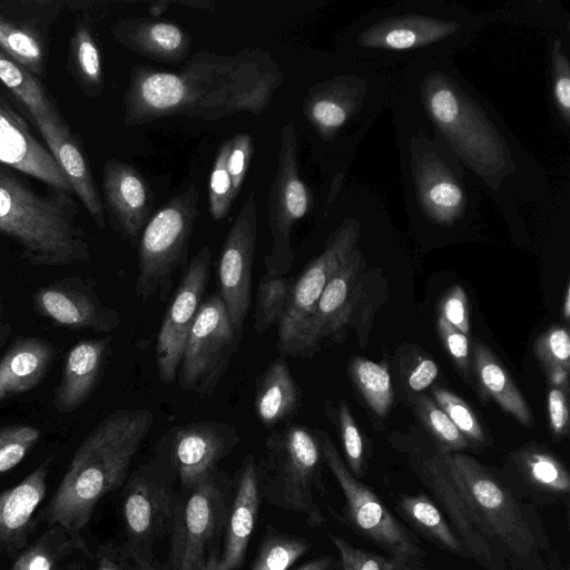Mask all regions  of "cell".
Listing matches in <instances>:
<instances>
[{
    "label": "cell",
    "mask_w": 570,
    "mask_h": 570,
    "mask_svg": "<svg viewBox=\"0 0 570 570\" xmlns=\"http://www.w3.org/2000/svg\"><path fill=\"white\" fill-rule=\"evenodd\" d=\"M393 87L425 119L512 226L523 209H550L549 179L493 106L460 71L453 57L409 61Z\"/></svg>",
    "instance_id": "1"
},
{
    "label": "cell",
    "mask_w": 570,
    "mask_h": 570,
    "mask_svg": "<svg viewBox=\"0 0 570 570\" xmlns=\"http://www.w3.org/2000/svg\"><path fill=\"white\" fill-rule=\"evenodd\" d=\"M283 81L272 53L258 48L226 56L200 50L176 71L135 66L124 95V125L173 116L216 120L238 112L261 115Z\"/></svg>",
    "instance_id": "2"
},
{
    "label": "cell",
    "mask_w": 570,
    "mask_h": 570,
    "mask_svg": "<svg viewBox=\"0 0 570 570\" xmlns=\"http://www.w3.org/2000/svg\"><path fill=\"white\" fill-rule=\"evenodd\" d=\"M389 108L412 226L428 237H449L472 228L482 209L475 179L394 87Z\"/></svg>",
    "instance_id": "3"
},
{
    "label": "cell",
    "mask_w": 570,
    "mask_h": 570,
    "mask_svg": "<svg viewBox=\"0 0 570 570\" xmlns=\"http://www.w3.org/2000/svg\"><path fill=\"white\" fill-rule=\"evenodd\" d=\"M489 16L440 0H405L371 9L340 38V52L376 68L451 56L472 43Z\"/></svg>",
    "instance_id": "4"
},
{
    "label": "cell",
    "mask_w": 570,
    "mask_h": 570,
    "mask_svg": "<svg viewBox=\"0 0 570 570\" xmlns=\"http://www.w3.org/2000/svg\"><path fill=\"white\" fill-rule=\"evenodd\" d=\"M306 89L302 114L325 149L331 170L327 197L346 184L357 149L390 106L393 77L342 52Z\"/></svg>",
    "instance_id": "5"
},
{
    "label": "cell",
    "mask_w": 570,
    "mask_h": 570,
    "mask_svg": "<svg viewBox=\"0 0 570 570\" xmlns=\"http://www.w3.org/2000/svg\"><path fill=\"white\" fill-rule=\"evenodd\" d=\"M154 424L147 409H124L102 419L76 450L46 512L50 525L78 535L99 501L121 488Z\"/></svg>",
    "instance_id": "6"
},
{
    "label": "cell",
    "mask_w": 570,
    "mask_h": 570,
    "mask_svg": "<svg viewBox=\"0 0 570 570\" xmlns=\"http://www.w3.org/2000/svg\"><path fill=\"white\" fill-rule=\"evenodd\" d=\"M325 206L334 216L322 252L294 281L284 314L277 324V347L282 357L311 356L312 324L318 299L335 272L361 242L377 214L385 207L368 187L346 184Z\"/></svg>",
    "instance_id": "7"
},
{
    "label": "cell",
    "mask_w": 570,
    "mask_h": 570,
    "mask_svg": "<svg viewBox=\"0 0 570 570\" xmlns=\"http://www.w3.org/2000/svg\"><path fill=\"white\" fill-rule=\"evenodd\" d=\"M79 207L70 193L39 194L8 170L0 169V234L13 239L35 266L90 262Z\"/></svg>",
    "instance_id": "8"
},
{
    "label": "cell",
    "mask_w": 570,
    "mask_h": 570,
    "mask_svg": "<svg viewBox=\"0 0 570 570\" xmlns=\"http://www.w3.org/2000/svg\"><path fill=\"white\" fill-rule=\"evenodd\" d=\"M443 455L507 563L519 570H552L544 558L550 542L535 510L471 455Z\"/></svg>",
    "instance_id": "9"
},
{
    "label": "cell",
    "mask_w": 570,
    "mask_h": 570,
    "mask_svg": "<svg viewBox=\"0 0 570 570\" xmlns=\"http://www.w3.org/2000/svg\"><path fill=\"white\" fill-rule=\"evenodd\" d=\"M175 482L173 472L155 458L129 474L121 487L122 539L108 549L127 570H166L156 547L169 539Z\"/></svg>",
    "instance_id": "10"
},
{
    "label": "cell",
    "mask_w": 570,
    "mask_h": 570,
    "mask_svg": "<svg viewBox=\"0 0 570 570\" xmlns=\"http://www.w3.org/2000/svg\"><path fill=\"white\" fill-rule=\"evenodd\" d=\"M320 443L315 432L288 424L273 431L265 442V455L257 463V482L267 503L302 514L312 528L325 522L314 490L322 491Z\"/></svg>",
    "instance_id": "11"
},
{
    "label": "cell",
    "mask_w": 570,
    "mask_h": 570,
    "mask_svg": "<svg viewBox=\"0 0 570 570\" xmlns=\"http://www.w3.org/2000/svg\"><path fill=\"white\" fill-rule=\"evenodd\" d=\"M198 203L199 191L190 185L173 196L146 224L138 243L135 292L139 301L147 302L153 296L167 301L174 276L187 261Z\"/></svg>",
    "instance_id": "12"
},
{
    "label": "cell",
    "mask_w": 570,
    "mask_h": 570,
    "mask_svg": "<svg viewBox=\"0 0 570 570\" xmlns=\"http://www.w3.org/2000/svg\"><path fill=\"white\" fill-rule=\"evenodd\" d=\"M314 432L323 462L344 495L341 521L379 547L399 567L419 566L426 556L419 539L392 514L371 488L350 472L328 434L324 431Z\"/></svg>",
    "instance_id": "13"
},
{
    "label": "cell",
    "mask_w": 570,
    "mask_h": 570,
    "mask_svg": "<svg viewBox=\"0 0 570 570\" xmlns=\"http://www.w3.org/2000/svg\"><path fill=\"white\" fill-rule=\"evenodd\" d=\"M233 479L217 470L176 494L166 570H197L223 538Z\"/></svg>",
    "instance_id": "14"
},
{
    "label": "cell",
    "mask_w": 570,
    "mask_h": 570,
    "mask_svg": "<svg viewBox=\"0 0 570 570\" xmlns=\"http://www.w3.org/2000/svg\"><path fill=\"white\" fill-rule=\"evenodd\" d=\"M402 450L413 472L464 543L471 560L485 570H505V559L471 505L443 453L433 444L417 442H411Z\"/></svg>",
    "instance_id": "15"
},
{
    "label": "cell",
    "mask_w": 570,
    "mask_h": 570,
    "mask_svg": "<svg viewBox=\"0 0 570 570\" xmlns=\"http://www.w3.org/2000/svg\"><path fill=\"white\" fill-rule=\"evenodd\" d=\"M387 217L384 207L372 222L365 235L350 253L326 284L313 317L312 337L318 350L323 340L341 342L350 327L362 335L361 345H366L374 308L367 305L365 276L371 272L366 240Z\"/></svg>",
    "instance_id": "16"
},
{
    "label": "cell",
    "mask_w": 570,
    "mask_h": 570,
    "mask_svg": "<svg viewBox=\"0 0 570 570\" xmlns=\"http://www.w3.org/2000/svg\"><path fill=\"white\" fill-rule=\"evenodd\" d=\"M268 227L271 247L265 256L268 275L285 276L294 262L292 228L311 209L312 196L299 174L298 138L293 124H285L274 180L268 193Z\"/></svg>",
    "instance_id": "17"
},
{
    "label": "cell",
    "mask_w": 570,
    "mask_h": 570,
    "mask_svg": "<svg viewBox=\"0 0 570 570\" xmlns=\"http://www.w3.org/2000/svg\"><path fill=\"white\" fill-rule=\"evenodd\" d=\"M239 338L218 294L202 302L178 368L184 391L209 396L226 373Z\"/></svg>",
    "instance_id": "18"
},
{
    "label": "cell",
    "mask_w": 570,
    "mask_h": 570,
    "mask_svg": "<svg viewBox=\"0 0 570 570\" xmlns=\"http://www.w3.org/2000/svg\"><path fill=\"white\" fill-rule=\"evenodd\" d=\"M238 442V430L229 422H191L163 438L155 458L173 472L179 490H186L216 472Z\"/></svg>",
    "instance_id": "19"
},
{
    "label": "cell",
    "mask_w": 570,
    "mask_h": 570,
    "mask_svg": "<svg viewBox=\"0 0 570 570\" xmlns=\"http://www.w3.org/2000/svg\"><path fill=\"white\" fill-rule=\"evenodd\" d=\"M257 240L255 195L249 193L225 238L218 262V295L240 340L252 302V276Z\"/></svg>",
    "instance_id": "20"
},
{
    "label": "cell",
    "mask_w": 570,
    "mask_h": 570,
    "mask_svg": "<svg viewBox=\"0 0 570 570\" xmlns=\"http://www.w3.org/2000/svg\"><path fill=\"white\" fill-rule=\"evenodd\" d=\"M210 257L208 245L195 254L164 315L156 342V364L164 383L177 379L184 348L206 291Z\"/></svg>",
    "instance_id": "21"
},
{
    "label": "cell",
    "mask_w": 570,
    "mask_h": 570,
    "mask_svg": "<svg viewBox=\"0 0 570 570\" xmlns=\"http://www.w3.org/2000/svg\"><path fill=\"white\" fill-rule=\"evenodd\" d=\"M155 196L147 179L134 166L109 158L102 167V204L110 226L135 244L150 219Z\"/></svg>",
    "instance_id": "22"
},
{
    "label": "cell",
    "mask_w": 570,
    "mask_h": 570,
    "mask_svg": "<svg viewBox=\"0 0 570 570\" xmlns=\"http://www.w3.org/2000/svg\"><path fill=\"white\" fill-rule=\"evenodd\" d=\"M519 499L534 504L568 501L570 474L566 465L547 448L527 444L509 456V473L503 478Z\"/></svg>",
    "instance_id": "23"
},
{
    "label": "cell",
    "mask_w": 570,
    "mask_h": 570,
    "mask_svg": "<svg viewBox=\"0 0 570 570\" xmlns=\"http://www.w3.org/2000/svg\"><path fill=\"white\" fill-rule=\"evenodd\" d=\"M47 149L62 170L88 214L99 228L106 225L102 198L94 180L91 169L68 126L57 112L32 117Z\"/></svg>",
    "instance_id": "24"
},
{
    "label": "cell",
    "mask_w": 570,
    "mask_h": 570,
    "mask_svg": "<svg viewBox=\"0 0 570 570\" xmlns=\"http://www.w3.org/2000/svg\"><path fill=\"white\" fill-rule=\"evenodd\" d=\"M32 301L35 309L56 325L108 333L120 324L118 312L102 305L89 289L55 283L40 287Z\"/></svg>",
    "instance_id": "25"
},
{
    "label": "cell",
    "mask_w": 570,
    "mask_h": 570,
    "mask_svg": "<svg viewBox=\"0 0 570 570\" xmlns=\"http://www.w3.org/2000/svg\"><path fill=\"white\" fill-rule=\"evenodd\" d=\"M261 499L256 461L249 454L242 462L233 480L223 531V547L219 552L220 563L225 570H236L242 566L256 527Z\"/></svg>",
    "instance_id": "26"
},
{
    "label": "cell",
    "mask_w": 570,
    "mask_h": 570,
    "mask_svg": "<svg viewBox=\"0 0 570 570\" xmlns=\"http://www.w3.org/2000/svg\"><path fill=\"white\" fill-rule=\"evenodd\" d=\"M0 163L32 176L51 188L72 194L71 186L49 153L14 114L0 105Z\"/></svg>",
    "instance_id": "27"
},
{
    "label": "cell",
    "mask_w": 570,
    "mask_h": 570,
    "mask_svg": "<svg viewBox=\"0 0 570 570\" xmlns=\"http://www.w3.org/2000/svg\"><path fill=\"white\" fill-rule=\"evenodd\" d=\"M50 460L43 461L14 487L0 491V556L24 548L36 512L46 497Z\"/></svg>",
    "instance_id": "28"
},
{
    "label": "cell",
    "mask_w": 570,
    "mask_h": 570,
    "mask_svg": "<svg viewBox=\"0 0 570 570\" xmlns=\"http://www.w3.org/2000/svg\"><path fill=\"white\" fill-rule=\"evenodd\" d=\"M111 33L121 46L159 62H180L191 48L185 29L168 21L142 17L125 19L112 26Z\"/></svg>",
    "instance_id": "29"
},
{
    "label": "cell",
    "mask_w": 570,
    "mask_h": 570,
    "mask_svg": "<svg viewBox=\"0 0 570 570\" xmlns=\"http://www.w3.org/2000/svg\"><path fill=\"white\" fill-rule=\"evenodd\" d=\"M109 338L80 341L68 353L55 406L61 413L75 411L91 395L100 374Z\"/></svg>",
    "instance_id": "30"
},
{
    "label": "cell",
    "mask_w": 570,
    "mask_h": 570,
    "mask_svg": "<svg viewBox=\"0 0 570 570\" xmlns=\"http://www.w3.org/2000/svg\"><path fill=\"white\" fill-rule=\"evenodd\" d=\"M55 355V346L46 340H16L0 360V402L35 389L45 377Z\"/></svg>",
    "instance_id": "31"
},
{
    "label": "cell",
    "mask_w": 570,
    "mask_h": 570,
    "mask_svg": "<svg viewBox=\"0 0 570 570\" xmlns=\"http://www.w3.org/2000/svg\"><path fill=\"white\" fill-rule=\"evenodd\" d=\"M301 404V391L284 357L274 360L261 375L255 393V413L272 429L291 419Z\"/></svg>",
    "instance_id": "32"
},
{
    "label": "cell",
    "mask_w": 570,
    "mask_h": 570,
    "mask_svg": "<svg viewBox=\"0 0 570 570\" xmlns=\"http://www.w3.org/2000/svg\"><path fill=\"white\" fill-rule=\"evenodd\" d=\"M472 355L474 373L483 395L494 400L520 424L531 426L533 419L528 402L500 360L479 341L473 344Z\"/></svg>",
    "instance_id": "33"
},
{
    "label": "cell",
    "mask_w": 570,
    "mask_h": 570,
    "mask_svg": "<svg viewBox=\"0 0 570 570\" xmlns=\"http://www.w3.org/2000/svg\"><path fill=\"white\" fill-rule=\"evenodd\" d=\"M395 510L413 530L441 550L471 560L448 518L429 495L401 494L395 501Z\"/></svg>",
    "instance_id": "34"
},
{
    "label": "cell",
    "mask_w": 570,
    "mask_h": 570,
    "mask_svg": "<svg viewBox=\"0 0 570 570\" xmlns=\"http://www.w3.org/2000/svg\"><path fill=\"white\" fill-rule=\"evenodd\" d=\"M549 109L557 128L570 130V19L548 35Z\"/></svg>",
    "instance_id": "35"
},
{
    "label": "cell",
    "mask_w": 570,
    "mask_h": 570,
    "mask_svg": "<svg viewBox=\"0 0 570 570\" xmlns=\"http://www.w3.org/2000/svg\"><path fill=\"white\" fill-rule=\"evenodd\" d=\"M348 374L357 394L377 416L385 417L394 403V387L385 362L376 363L365 357L350 360Z\"/></svg>",
    "instance_id": "36"
},
{
    "label": "cell",
    "mask_w": 570,
    "mask_h": 570,
    "mask_svg": "<svg viewBox=\"0 0 570 570\" xmlns=\"http://www.w3.org/2000/svg\"><path fill=\"white\" fill-rule=\"evenodd\" d=\"M69 65L81 89L90 97H97L104 89V72L99 48L90 28L80 23L76 27L69 52Z\"/></svg>",
    "instance_id": "37"
},
{
    "label": "cell",
    "mask_w": 570,
    "mask_h": 570,
    "mask_svg": "<svg viewBox=\"0 0 570 570\" xmlns=\"http://www.w3.org/2000/svg\"><path fill=\"white\" fill-rule=\"evenodd\" d=\"M0 81L28 109L31 118L51 116L58 112L35 75L1 50Z\"/></svg>",
    "instance_id": "38"
},
{
    "label": "cell",
    "mask_w": 570,
    "mask_h": 570,
    "mask_svg": "<svg viewBox=\"0 0 570 570\" xmlns=\"http://www.w3.org/2000/svg\"><path fill=\"white\" fill-rule=\"evenodd\" d=\"M0 50L32 75L45 70V48L28 26L0 16Z\"/></svg>",
    "instance_id": "39"
},
{
    "label": "cell",
    "mask_w": 570,
    "mask_h": 570,
    "mask_svg": "<svg viewBox=\"0 0 570 570\" xmlns=\"http://www.w3.org/2000/svg\"><path fill=\"white\" fill-rule=\"evenodd\" d=\"M412 409L442 453L462 452L469 448L468 441L459 432L445 412L426 395H416L411 400Z\"/></svg>",
    "instance_id": "40"
},
{
    "label": "cell",
    "mask_w": 570,
    "mask_h": 570,
    "mask_svg": "<svg viewBox=\"0 0 570 570\" xmlns=\"http://www.w3.org/2000/svg\"><path fill=\"white\" fill-rule=\"evenodd\" d=\"M312 543L301 537L282 533L267 527L250 570H289Z\"/></svg>",
    "instance_id": "41"
},
{
    "label": "cell",
    "mask_w": 570,
    "mask_h": 570,
    "mask_svg": "<svg viewBox=\"0 0 570 570\" xmlns=\"http://www.w3.org/2000/svg\"><path fill=\"white\" fill-rule=\"evenodd\" d=\"M533 351L551 385H569L570 336L567 328L553 325L534 342Z\"/></svg>",
    "instance_id": "42"
},
{
    "label": "cell",
    "mask_w": 570,
    "mask_h": 570,
    "mask_svg": "<svg viewBox=\"0 0 570 570\" xmlns=\"http://www.w3.org/2000/svg\"><path fill=\"white\" fill-rule=\"evenodd\" d=\"M294 279L266 274L257 285L254 328L259 335L277 325L284 314Z\"/></svg>",
    "instance_id": "43"
},
{
    "label": "cell",
    "mask_w": 570,
    "mask_h": 570,
    "mask_svg": "<svg viewBox=\"0 0 570 570\" xmlns=\"http://www.w3.org/2000/svg\"><path fill=\"white\" fill-rule=\"evenodd\" d=\"M395 370L402 387L413 397L430 387L439 375L434 360L415 345L403 346L396 352Z\"/></svg>",
    "instance_id": "44"
},
{
    "label": "cell",
    "mask_w": 570,
    "mask_h": 570,
    "mask_svg": "<svg viewBox=\"0 0 570 570\" xmlns=\"http://www.w3.org/2000/svg\"><path fill=\"white\" fill-rule=\"evenodd\" d=\"M431 393L434 402L445 412L468 441L469 446L483 449L489 445V436L476 414L465 401L440 385L433 386Z\"/></svg>",
    "instance_id": "45"
},
{
    "label": "cell",
    "mask_w": 570,
    "mask_h": 570,
    "mask_svg": "<svg viewBox=\"0 0 570 570\" xmlns=\"http://www.w3.org/2000/svg\"><path fill=\"white\" fill-rule=\"evenodd\" d=\"M334 415L346 459L345 463L350 472L360 480L367 470V453L361 431L345 400L338 401Z\"/></svg>",
    "instance_id": "46"
},
{
    "label": "cell",
    "mask_w": 570,
    "mask_h": 570,
    "mask_svg": "<svg viewBox=\"0 0 570 570\" xmlns=\"http://www.w3.org/2000/svg\"><path fill=\"white\" fill-rule=\"evenodd\" d=\"M229 147V139L222 144L215 157L209 177L208 212L215 220L225 218L229 214L230 207L236 199L227 171Z\"/></svg>",
    "instance_id": "47"
},
{
    "label": "cell",
    "mask_w": 570,
    "mask_h": 570,
    "mask_svg": "<svg viewBox=\"0 0 570 570\" xmlns=\"http://www.w3.org/2000/svg\"><path fill=\"white\" fill-rule=\"evenodd\" d=\"M40 435L38 428L27 424L0 429V475L17 466L37 444Z\"/></svg>",
    "instance_id": "48"
},
{
    "label": "cell",
    "mask_w": 570,
    "mask_h": 570,
    "mask_svg": "<svg viewBox=\"0 0 570 570\" xmlns=\"http://www.w3.org/2000/svg\"><path fill=\"white\" fill-rule=\"evenodd\" d=\"M328 538L340 554L343 570H395L399 567L389 557L355 548L341 537L330 533Z\"/></svg>",
    "instance_id": "49"
},
{
    "label": "cell",
    "mask_w": 570,
    "mask_h": 570,
    "mask_svg": "<svg viewBox=\"0 0 570 570\" xmlns=\"http://www.w3.org/2000/svg\"><path fill=\"white\" fill-rule=\"evenodd\" d=\"M436 328L440 340L453 364L462 377L469 381L472 366L466 335L461 333L441 316H438Z\"/></svg>",
    "instance_id": "50"
},
{
    "label": "cell",
    "mask_w": 570,
    "mask_h": 570,
    "mask_svg": "<svg viewBox=\"0 0 570 570\" xmlns=\"http://www.w3.org/2000/svg\"><path fill=\"white\" fill-rule=\"evenodd\" d=\"M229 142L227 171L234 195L237 198L254 155V141L250 135L240 132L229 138Z\"/></svg>",
    "instance_id": "51"
},
{
    "label": "cell",
    "mask_w": 570,
    "mask_h": 570,
    "mask_svg": "<svg viewBox=\"0 0 570 570\" xmlns=\"http://www.w3.org/2000/svg\"><path fill=\"white\" fill-rule=\"evenodd\" d=\"M439 316L461 333L470 334L468 297L462 286L454 285L446 292L439 303Z\"/></svg>",
    "instance_id": "52"
},
{
    "label": "cell",
    "mask_w": 570,
    "mask_h": 570,
    "mask_svg": "<svg viewBox=\"0 0 570 570\" xmlns=\"http://www.w3.org/2000/svg\"><path fill=\"white\" fill-rule=\"evenodd\" d=\"M548 419L551 434L561 440L569 434V385H551L548 392Z\"/></svg>",
    "instance_id": "53"
},
{
    "label": "cell",
    "mask_w": 570,
    "mask_h": 570,
    "mask_svg": "<svg viewBox=\"0 0 570 570\" xmlns=\"http://www.w3.org/2000/svg\"><path fill=\"white\" fill-rule=\"evenodd\" d=\"M10 570H57L56 551L42 537L18 556Z\"/></svg>",
    "instance_id": "54"
},
{
    "label": "cell",
    "mask_w": 570,
    "mask_h": 570,
    "mask_svg": "<svg viewBox=\"0 0 570 570\" xmlns=\"http://www.w3.org/2000/svg\"><path fill=\"white\" fill-rule=\"evenodd\" d=\"M96 570H127L110 553L108 547L99 550Z\"/></svg>",
    "instance_id": "55"
},
{
    "label": "cell",
    "mask_w": 570,
    "mask_h": 570,
    "mask_svg": "<svg viewBox=\"0 0 570 570\" xmlns=\"http://www.w3.org/2000/svg\"><path fill=\"white\" fill-rule=\"evenodd\" d=\"M336 566L335 559L330 556L315 558L293 570H332Z\"/></svg>",
    "instance_id": "56"
},
{
    "label": "cell",
    "mask_w": 570,
    "mask_h": 570,
    "mask_svg": "<svg viewBox=\"0 0 570 570\" xmlns=\"http://www.w3.org/2000/svg\"><path fill=\"white\" fill-rule=\"evenodd\" d=\"M219 552V548L210 550L197 570H225L220 563Z\"/></svg>",
    "instance_id": "57"
},
{
    "label": "cell",
    "mask_w": 570,
    "mask_h": 570,
    "mask_svg": "<svg viewBox=\"0 0 570 570\" xmlns=\"http://www.w3.org/2000/svg\"><path fill=\"white\" fill-rule=\"evenodd\" d=\"M178 3L189 7V8L202 9V10H213L216 7L215 2L206 1V0H183V1H178Z\"/></svg>",
    "instance_id": "58"
},
{
    "label": "cell",
    "mask_w": 570,
    "mask_h": 570,
    "mask_svg": "<svg viewBox=\"0 0 570 570\" xmlns=\"http://www.w3.org/2000/svg\"><path fill=\"white\" fill-rule=\"evenodd\" d=\"M173 2L169 0H161V1H155L150 3L148 11L151 17H159L161 16L171 4Z\"/></svg>",
    "instance_id": "59"
},
{
    "label": "cell",
    "mask_w": 570,
    "mask_h": 570,
    "mask_svg": "<svg viewBox=\"0 0 570 570\" xmlns=\"http://www.w3.org/2000/svg\"><path fill=\"white\" fill-rule=\"evenodd\" d=\"M562 315H563V318L566 320V322H569V320H570V285H569V282H568L567 288H566Z\"/></svg>",
    "instance_id": "60"
},
{
    "label": "cell",
    "mask_w": 570,
    "mask_h": 570,
    "mask_svg": "<svg viewBox=\"0 0 570 570\" xmlns=\"http://www.w3.org/2000/svg\"><path fill=\"white\" fill-rule=\"evenodd\" d=\"M395 570H428L420 568L419 566H406V567H397Z\"/></svg>",
    "instance_id": "61"
},
{
    "label": "cell",
    "mask_w": 570,
    "mask_h": 570,
    "mask_svg": "<svg viewBox=\"0 0 570 570\" xmlns=\"http://www.w3.org/2000/svg\"><path fill=\"white\" fill-rule=\"evenodd\" d=\"M2 312H3V308H2V299L0 297V321L2 318ZM2 334H6V332L2 331V328L0 327V344H1V335Z\"/></svg>",
    "instance_id": "62"
},
{
    "label": "cell",
    "mask_w": 570,
    "mask_h": 570,
    "mask_svg": "<svg viewBox=\"0 0 570 570\" xmlns=\"http://www.w3.org/2000/svg\"><path fill=\"white\" fill-rule=\"evenodd\" d=\"M338 570H343V569L340 567V569H338Z\"/></svg>",
    "instance_id": "63"
}]
</instances>
